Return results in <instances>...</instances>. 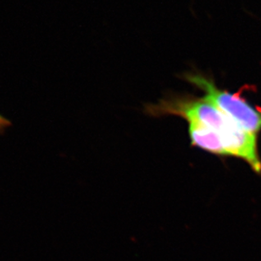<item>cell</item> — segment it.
Wrapping results in <instances>:
<instances>
[{
    "mask_svg": "<svg viewBox=\"0 0 261 261\" xmlns=\"http://www.w3.org/2000/svg\"><path fill=\"white\" fill-rule=\"evenodd\" d=\"M147 112L154 116L173 115L194 121L215 130L223 141L229 155L246 161L256 173H261L257 135L237 125L215 105L204 98L178 97L150 106Z\"/></svg>",
    "mask_w": 261,
    "mask_h": 261,
    "instance_id": "6da1fadb",
    "label": "cell"
},
{
    "mask_svg": "<svg viewBox=\"0 0 261 261\" xmlns=\"http://www.w3.org/2000/svg\"><path fill=\"white\" fill-rule=\"evenodd\" d=\"M186 79L203 91V98L215 105L241 128L256 135L261 130V111L248 103L245 98L221 90L212 79L200 73L187 74Z\"/></svg>",
    "mask_w": 261,
    "mask_h": 261,
    "instance_id": "7a4b0ae2",
    "label": "cell"
},
{
    "mask_svg": "<svg viewBox=\"0 0 261 261\" xmlns=\"http://www.w3.org/2000/svg\"><path fill=\"white\" fill-rule=\"evenodd\" d=\"M189 124V136L192 145L202 148L203 150L217 155L229 156L223 141L219 134L207 126L194 121H188Z\"/></svg>",
    "mask_w": 261,
    "mask_h": 261,
    "instance_id": "3957f363",
    "label": "cell"
},
{
    "mask_svg": "<svg viewBox=\"0 0 261 261\" xmlns=\"http://www.w3.org/2000/svg\"><path fill=\"white\" fill-rule=\"evenodd\" d=\"M10 126V121L4 116L0 115V132L7 128L8 126Z\"/></svg>",
    "mask_w": 261,
    "mask_h": 261,
    "instance_id": "277c9868",
    "label": "cell"
}]
</instances>
